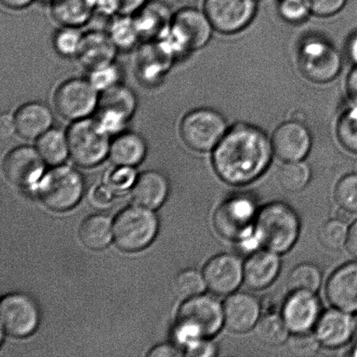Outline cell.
Masks as SVG:
<instances>
[{
  "mask_svg": "<svg viewBox=\"0 0 357 357\" xmlns=\"http://www.w3.org/2000/svg\"><path fill=\"white\" fill-rule=\"evenodd\" d=\"M100 94L89 79L71 78L59 84L52 101L59 116L73 122L89 118L96 113Z\"/></svg>",
  "mask_w": 357,
  "mask_h": 357,
  "instance_id": "30bf717a",
  "label": "cell"
},
{
  "mask_svg": "<svg viewBox=\"0 0 357 357\" xmlns=\"http://www.w3.org/2000/svg\"><path fill=\"white\" fill-rule=\"evenodd\" d=\"M218 346L211 338L201 339L185 348V355L188 356L212 357L218 355Z\"/></svg>",
  "mask_w": 357,
  "mask_h": 357,
  "instance_id": "bcb514c9",
  "label": "cell"
},
{
  "mask_svg": "<svg viewBox=\"0 0 357 357\" xmlns=\"http://www.w3.org/2000/svg\"><path fill=\"white\" fill-rule=\"evenodd\" d=\"M137 107L134 90L119 83L100 93L96 119L108 134L117 135L125 131Z\"/></svg>",
  "mask_w": 357,
  "mask_h": 357,
  "instance_id": "7c38bea8",
  "label": "cell"
},
{
  "mask_svg": "<svg viewBox=\"0 0 357 357\" xmlns=\"http://www.w3.org/2000/svg\"><path fill=\"white\" fill-rule=\"evenodd\" d=\"M108 33L120 51H130L142 41L132 15H116L112 21Z\"/></svg>",
  "mask_w": 357,
  "mask_h": 357,
  "instance_id": "836d02e7",
  "label": "cell"
},
{
  "mask_svg": "<svg viewBox=\"0 0 357 357\" xmlns=\"http://www.w3.org/2000/svg\"><path fill=\"white\" fill-rule=\"evenodd\" d=\"M36 149L45 163L51 166L62 165L70 156L66 132L52 128L36 139Z\"/></svg>",
  "mask_w": 357,
  "mask_h": 357,
  "instance_id": "4dcf8cb0",
  "label": "cell"
},
{
  "mask_svg": "<svg viewBox=\"0 0 357 357\" xmlns=\"http://www.w3.org/2000/svg\"><path fill=\"white\" fill-rule=\"evenodd\" d=\"M174 13L162 0H149L134 16L142 41L158 40L169 33Z\"/></svg>",
  "mask_w": 357,
  "mask_h": 357,
  "instance_id": "484cf974",
  "label": "cell"
},
{
  "mask_svg": "<svg viewBox=\"0 0 357 357\" xmlns=\"http://www.w3.org/2000/svg\"><path fill=\"white\" fill-rule=\"evenodd\" d=\"M301 72L307 79L327 83L341 72L342 61L337 48L319 37H310L301 44L298 50Z\"/></svg>",
  "mask_w": 357,
  "mask_h": 357,
  "instance_id": "8fae6325",
  "label": "cell"
},
{
  "mask_svg": "<svg viewBox=\"0 0 357 357\" xmlns=\"http://www.w3.org/2000/svg\"><path fill=\"white\" fill-rule=\"evenodd\" d=\"M224 325L234 334H245L254 330L262 316L260 300L253 294L234 292L223 303Z\"/></svg>",
  "mask_w": 357,
  "mask_h": 357,
  "instance_id": "ffe728a7",
  "label": "cell"
},
{
  "mask_svg": "<svg viewBox=\"0 0 357 357\" xmlns=\"http://www.w3.org/2000/svg\"><path fill=\"white\" fill-rule=\"evenodd\" d=\"M355 328L351 313L333 307L321 313L314 333L323 347L338 349L354 339Z\"/></svg>",
  "mask_w": 357,
  "mask_h": 357,
  "instance_id": "44dd1931",
  "label": "cell"
},
{
  "mask_svg": "<svg viewBox=\"0 0 357 357\" xmlns=\"http://www.w3.org/2000/svg\"><path fill=\"white\" fill-rule=\"evenodd\" d=\"M278 12L286 22H303L311 13L307 0H279Z\"/></svg>",
  "mask_w": 357,
  "mask_h": 357,
  "instance_id": "7bdbcfd3",
  "label": "cell"
},
{
  "mask_svg": "<svg viewBox=\"0 0 357 357\" xmlns=\"http://www.w3.org/2000/svg\"><path fill=\"white\" fill-rule=\"evenodd\" d=\"M323 282V273L317 265L311 262L296 266L287 279L289 291H309L317 293Z\"/></svg>",
  "mask_w": 357,
  "mask_h": 357,
  "instance_id": "d6a6232c",
  "label": "cell"
},
{
  "mask_svg": "<svg viewBox=\"0 0 357 357\" xmlns=\"http://www.w3.org/2000/svg\"><path fill=\"white\" fill-rule=\"evenodd\" d=\"M114 191L107 185H97L91 194V202L93 205L104 208L113 201Z\"/></svg>",
  "mask_w": 357,
  "mask_h": 357,
  "instance_id": "7dc6e473",
  "label": "cell"
},
{
  "mask_svg": "<svg viewBox=\"0 0 357 357\" xmlns=\"http://www.w3.org/2000/svg\"><path fill=\"white\" fill-rule=\"evenodd\" d=\"M16 134L15 122L13 114H3L0 118V135L3 139H8Z\"/></svg>",
  "mask_w": 357,
  "mask_h": 357,
  "instance_id": "681fc988",
  "label": "cell"
},
{
  "mask_svg": "<svg viewBox=\"0 0 357 357\" xmlns=\"http://www.w3.org/2000/svg\"><path fill=\"white\" fill-rule=\"evenodd\" d=\"M169 194V182L157 170L145 171L136 178L132 188V198L138 205L155 209L165 202Z\"/></svg>",
  "mask_w": 357,
  "mask_h": 357,
  "instance_id": "83f0119b",
  "label": "cell"
},
{
  "mask_svg": "<svg viewBox=\"0 0 357 357\" xmlns=\"http://www.w3.org/2000/svg\"><path fill=\"white\" fill-rule=\"evenodd\" d=\"M348 0H307L311 13L319 17H331L344 8Z\"/></svg>",
  "mask_w": 357,
  "mask_h": 357,
  "instance_id": "f6af8a7d",
  "label": "cell"
},
{
  "mask_svg": "<svg viewBox=\"0 0 357 357\" xmlns=\"http://www.w3.org/2000/svg\"><path fill=\"white\" fill-rule=\"evenodd\" d=\"M275 252L257 250L244 261V283L252 290L268 288L278 279L282 268V260Z\"/></svg>",
  "mask_w": 357,
  "mask_h": 357,
  "instance_id": "cb8c5ba5",
  "label": "cell"
},
{
  "mask_svg": "<svg viewBox=\"0 0 357 357\" xmlns=\"http://www.w3.org/2000/svg\"><path fill=\"white\" fill-rule=\"evenodd\" d=\"M224 327L223 303L215 296L189 297L178 307L176 335L185 348L201 339L215 337Z\"/></svg>",
  "mask_w": 357,
  "mask_h": 357,
  "instance_id": "7a4b0ae2",
  "label": "cell"
},
{
  "mask_svg": "<svg viewBox=\"0 0 357 357\" xmlns=\"http://www.w3.org/2000/svg\"><path fill=\"white\" fill-rule=\"evenodd\" d=\"M83 34L78 27L59 28L52 38V45L56 54L65 59L76 58L82 44Z\"/></svg>",
  "mask_w": 357,
  "mask_h": 357,
  "instance_id": "d590c367",
  "label": "cell"
},
{
  "mask_svg": "<svg viewBox=\"0 0 357 357\" xmlns=\"http://www.w3.org/2000/svg\"><path fill=\"white\" fill-rule=\"evenodd\" d=\"M121 70L116 63L89 72V79L100 93L121 83Z\"/></svg>",
  "mask_w": 357,
  "mask_h": 357,
  "instance_id": "b9f144b4",
  "label": "cell"
},
{
  "mask_svg": "<svg viewBox=\"0 0 357 357\" xmlns=\"http://www.w3.org/2000/svg\"><path fill=\"white\" fill-rule=\"evenodd\" d=\"M328 302L349 313L357 312V261L347 262L332 273L326 289Z\"/></svg>",
  "mask_w": 357,
  "mask_h": 357,
  "instance_id": "7402d4cb",
  "label": "cell"
},
{
  "mask_svg": "<svg viewBox=\"0 0 357 357\" xmlns=\"http://www.w3.org/2000/svg\"><path fill=\"white\" fill-rule=\"evenodd\" d=\"M176 59L163 40L143 42L136 55L138 78L146 85L155 86L167 75Z\"/></svg>",
  "mask_w": 357,
  "mask_h": 357,
  "instance_id": "ac0fdd59",
  "label": "cell"
},
{
  "mask_svg": "<svg viewBox=\"0 0 357 357\" xmlns=\"http://www.w3.org/2000/svg\"><path fill=\"white\" fill-rule=\"evenodd\" d=\"M346 90L349 100L353 105L357 106V65L349 73L347 82H346Z\"/></svg>",
  "mask_w": 357,
  "mask_h": 357,
  "instance_id": "f907efd6",
  "label": "cell"
},
{
  "mask_svg": "<svg viewBox=\"0 0 357 357\" xmlns=\"http://www.w3.org/2000/svg\"><path fill=\"white\" fill-rule=\"evenodd\" d=\"M271 142L275 155L282 162H301L309 155L312 138L305 126L289 121L275 129Z\"/></svg>",
  "mask_w": 357,
  "mask_h": 357,
  "instance_id": "d6986e66",
  "label": "cell"
},
{
  "mask_svg": "<svg viewBox=\"0 0 357 357\" xmlns=\"http://www.w3.org/2000/svg\"><path fill=\"white\" fill-rule=\"evenodd\" d=\"M349 58L351 61L357 65V33L351 35L349 38L347 47H346Z\"/></svg>",
  "mask_w": 357,
  "mask_h": 357,
  "instance_id": "11a10c76",
  "label": "cell"
},
{
  "mask_svg": "<svg viewBox=\"0 0 357 357\" xmlns=\"http://www.w3.org/2000/svg\"><path fill=\"white\" fill-rule=\"evenodd\" d=\"M321 303L317 293L291 291L282 303L281 314L290 333L314 331L321 317Z\"/></svg>",
  "mask_w": 357,
  "mask_h": 357,
  "instance_id": "2e32d148",
  "label": "cell"
},
{
  "mask_svg": "<svg viewBox=\"0 0 357 357\" xmlns=\"http://www.w3.org/2000/svg\"><path fill=\"white\" fill-rule=\"evenodd\" d=\"M96 12V0H52L50 3L51 16L61 26H85Z\"/></svg>",
  "mask_w": 357,
  "mask_h": 357,
  "instance_id": "f1b7e54d",
  "label": "cell"
},
{
  "mask_svg": "<svg viewBox=\"0 0 357 357\" xmlns=\"http://www.w3.org/2000/svg\"><path fill=\"white\" fill-rule=\"evenodd\" d=\"M351 355L353 356H357V341L356 342L354 347L351 349Z\"/></svg>",
  "mask_w": 357,
  "mask_h": 357,
  "instance_id": "9f6ffc18",
  "label": "cell"
},
{
  "mask_svg": "<svg viewBox=\"0 0 357 357\" xmlns=\"http://www.w3.org/2000/svg\"><path fill=\"white\" fill-rule=\"evenodd\" d=\"M349 226L344 220L333 218L327 220L320 227L319 241L323 246L331 250H337L347 243Z\"/></svg>",
  "mask_w": 357,
  "mask_h": 357,
  "instance_id": "8d00e7d4",
  "label": "cell"
},
{
  "mask_svg": "<svg viewBox=\"0 0 357 357\" xmlns=\"http://www.w3.org/2000/svg\"><path fill=\"white\" fill-rule=\"evenodd\" d=\"M257 0H205L204 12L213 28L222 33H236L253 20Z\"/></svg>",
  "mask_w": 357,
  "mask_h": 357,
  "instance_id": "5bb4252c",
  "label": "cell"
},
{
  "mask_svg": "<svg viewBox=\"0 0 357 357\" xmlns=\"http://www.w3.org/2000/svg\"><path fill=\"white\" fill-rule=\"evenodd\" d=\"M136 178L137 177L134 167L116 166L108 173L107 185L114 192H123L135 185Z\"/></svg>",
  "mask_w": 357,
  "mask_h": 357,
  "instance_id": "ee69618b",
  "label": "cell"
},
{
  "mask_svg": "<svg viewBox=\"0 0 357 357\" xmlns=\"http://www.w3.org/2000/svg\"><path fill=\"white\" fill-rule=\"evenodd\" d=\"M16 134L26 141H36L54 123L52 108L41 101H30L13 114Z\"/></svg>",
  "mask_w": 357,
  "mask_h": 357,
  "instance_id": "d4e9b609",
  "label": "cell"
},
{
  "mask_svg": "<svg viewBox=\"0 0 357 357\" xmlns=\"http://www.w3.org/2000/svg\"><path fill=\"white\" fill-rule=\"evenodd\" d=\"M149 0H117L119 15H135Z\"/></svg>",
  "mask_w": 357,
  "mask_h": 357,
  "instance_id": "c3c4849f",
  "label": "cell"
},
{
  "mask_svg": "<svg viewBox=\"0 0 357 357\" xmlns=\"http://www.w3.org/2000/svg\"><path fill=\"white\" fill-rule=\"evenodd\" d=\"M355 325H356V328H355L354 340L356 342L357 341V312H356V316L355 317Z\"/></svg>",
  "mask_w": 357,
  "mask_h": 357,
  "instance_id": "6f0895ef",
  "label": "cell"
},
{
  "mask_svg": "<svg viewBox=\"0 0 357 357\" xmlns=\"http://www.w3.org/2000/svg\"><path fill=\"white\" fill-rule=\"evenodd\" d=\"M346 248L353 257L357 259V220L349 226Z\"/></svg>",
  "mask_w": 357,
  "mask_h": 357,
  "instance_id": "f5cc1de1",
  "label": "cell"
},
{
  "mask_svg": "<svg viewBox=\"0 0 357 357\" xmlns=\"http://www.w3.org/2000/svg\"><path fill=\"white\" fill-rule=\"evenodd\" d=\"M3 6L10 10H23L33 5L35 0H0Z\"/></svg>",
  "mask_w": 357,
  "mask_h": 357,
  "instance_id": "db71d44e",
  "label": "cell"
},
{
  "mask_svg": "<svg viewBox=\"0 0 357 357\" xmlns=\"http://www.w3.org/2000/svg\"><path fill=\"white\" fill-rule=\"evenodd\" d=\"M45 162L36 148L19 146L6 153L3 172L10 183L20 188L37 184L45 169Z\"/></svg>",
  "mask_w": 357,
  "mask_h": 357,
  "instance_id": "e0dca14e",
  "label": "cell"
},
{
  "mask_svg": "<svg viewBox=\"0 0 357 357\" xmlns=\"http://www.w3.org/2000/svg\"><path fill=\"white\" fill-rule=\"evenodd\" d=\"M227 130L225 119L211 108H196L188 112L180 124L181 138L185 146L201 153L215 149Z\"/></svg>",
  "mask_w": 357,
  "mask_h": 357,
  "instance_id": "9c48e42d",
  "label": "cell"
},
{
  "mask_svg": "<svg viewBox=\"0 0 357 357\" xmlns=\"http://www.w3.org/2000/svg\"><path fill=\"white\" fill-rule=\"evenodd\" d=\"M68 135L70 158L82 167L99 165L109 156L111 135L96 118L72 122Z\"/></svg>",
  "mask_w": 357,
  "mask_h": 357,
  "instance_id": "5b68a950",
  "label": "cell"
},
{
  "mask_svg": "<svg viewBox=\"0 0 357 357\" xmlns=\"http://www.w3.org/2000/svg\"><path fill=\"white\" fill-rule=\"evenodd\" d=\"M279 183L289 192H299L310 183L311 169L303 160L285 162L279 170Z\"/></svg>",
  "mask_w": 357,
  "mask_h": 357,
  "instance_id": "e575fe53",
  "label": "cell"
},
{
  "mask_svg": "<svg viewBox=\"0 0 357 357\" xmlns=\"http://www.w3.org/2000/svg\"><path fill=\"white\" fill-rule=\"evenodd\" d=\"M0 320L6 335L16 338L26 337L36 331L40 323V311L30 296L10 294L2 299Z\"/></svg>",
  "mask_w": 357,
  "mask_h": 357,
  "instance_id": "4fadbf2b",
  "label": "cell"
},
{
  "mask_svg": "<svg viewBox=\"0 0 357 357\" xmlns=\"http://www.w3.org/2000/svg\"><path fill=\"white\" fill-rule=\"evenodd\" d=\"M37 192L48 208L54 211H66L73 208L82 197L83 177L72 167L56 166L38 182Z\"/></svg>",
  "mask_w": 357,
  "mask_h": 357,
  "instance_id": "ba28073f",
  "label": "cell"
},
{
  "mask_svg": "<svg viewBox=\"0 0 357 357\" xmlns=\"http://www.w3.org/2000/svg\"><path fill=\"white\" fill-rule=\"evenodd\" d=\"M202 274L213 295L229 296L244 282V261L236 254L216 255L206 262Z\"/></svg>",
  "mask_w": 357,
  "mask_h": 357,
  "instance_id": "9a60e30c",
  "label": "cell"
},
{
  "mask_svg": "<svg viewBox=\"0 0 357 357\" xmlns=\"http://www.w3.org/2000/svg\"><path fill=\"white\" fill-rule=\"evenodd\" d=\"M149 356H181L182 353L176 346L171 344H160L153 348L148 354Z\"/></svg>",
  "mask_w": 357,
  "mask_h": 357,
  "instance_id": "816d5d0a",
  "label": "cell"
},
{
  "mask_svg": "<svg viewBox=\"0 0 357 357\" xmlns=\"http://www.w3.org/2000/svg\"><path fill=\"white\" fill-rule=\"evenodd\" d=\"M255 337L261 344L276 347L286 344L290 337V331L287 327L281 313L268 311L261 316L254 328Z\"/></svg>",
  "mask_w": 357,
  "mask_h": 357,
  "instance_id": "1f68e13d",
  "label": "cell"
},
{
  "mask_svg": "<svg viewBox=\"0 0 357 357\" xmlns=\"http://www.w3.org/2000/svg\"><path fill=\"white\" fill-rule=\"evenodd\" d=\"M274 155L272 142L261 128L238 123L229 128L213 150L212 164L227 184L245 185L267 171Z\"/></svg>",
  "mask_w": 357,
  "mask_h": 357,
  "instance_id": "6da1fadb",
  "label": "cell"
},
{
  "mask_svg": "<svg viewBox=\"0 0 357 357\" xmlns=\"http://www.w3.org/2000/svg\"><path fill=\"white\" fill-rule=\"evenodd\" d=\"M288 351L296 356H310L317 354L321 345L314 331L290 335L286 342Z\"/></svg>",
  "mask_w": 357,
  "mask_h": 357,
  "instance_id": "60d3db41",
  "label": "cell"
},
{
  "mask_svg": "<svg viewBox=\"0 0 357 357\" xmlns=\"http://www.w3.org/2000/svg\"><path fill=\"white\" fill-rule=\"evenodd\" d=\"M213 29L204 10L184 7L174 14L169 33L162 40L178 58L204 47L211 40Z\"/></svg>",
  "mask_w": 357,
  "mask_h": 357,
  "instance_id": "8992f818",
  "label": "cell"
},
{
  "mask_svg": "<svg viewBox=\"0 0 357 357\" xmlns=\"http://www.w3.org/2000/svg\"><path fill=\"white\" fill-rule=\"evenodd\" d=\"M112 227L111 219L107 215L102 213L91 215L79 227V239L90 250H102L112 240L114 234Z\"/></svg>",
  "mask_w": 357,
  "mask_h": 357,
  "instance_id": "f546056e",
  "label": "cell"
},
{
  "mask_svg": "<svg viewBox=\"0 0 357 357\" xmlns=\"http://www.w3.org/2000/svg\"><path fill=\"white\" fill-rule=\"evenodd\" d=\"M337 137L349 151L357 153V106L346 109L339 118Z\"/></svg>",
  "mask_w": 357,
  "mask_h": 357,
  "instance_id": "f35d334b",
  "label": "cell"
},
{
  "mask_svg": "<svg viewBox=\"0 0 357 357\" xmlns=\"http://www.w3.org/2000/svg\"><path fill=\"white\" fill-rule=\"evenodd\" d=\"M176 286L178 292L187 298L201 295L206 289L204 276L195 268L184 269L178 273Z\"/></svg>",
  "mask_w": 357,
  "mask_h": 357,
  "instance_id": "ab89813d",
  "label": "cell"
},
{
  "mask_svg": "<svg viewBox=\"0 0 357 357\" xmlns=\"http://www.w3.org/2000/svg\"><path fill=\"white\" fill-rule=\"evenodd\" d=\"M43 1L45 2H48L49 3H51L52 0H43Z\"/></svg>",
  "mask_w": 357,
  "mask_h": 357,
  "instance_id": "680465c9",
  "label": "cell"
},
{
  "mask_svg": "<svg viewBox=\"0 0 357 357\" xmlns=\"http://www.w3.org/2000/svg\"><path fill=\"white\" fill-rule=\"evenodd\" d=\"M301 233L298 213L282 202H273L259 210L255 236L261 248L279 255L295 246Z\"/></svg>",
  "mask_w": 357,
  "mask_h": 357,
  "instance_id": "3957f363",
  "label": "cell"
},
{
  "mask_svg": "<svg viewBox=\"0 0 357 357\" xmlns=\"http://www.w3.org/2000/svg\"><path fill=\"white\" fill-rule=\"evenodd\" d=\"M259 210L257 199L248 192H236L217 206L213 227L224 239L240 241L255 234Z\"/></svg>",
  "mask_w": 357,
  "mask_h": 357,
  "instance_id": "277c9868",
  "label": "cell"
},
{
  "mask_svg": "<svg viewBox=\"0 0 357 357\" xmlns=\"http://www.w3.org/2000/svg\"><path fill=\"white\" fill-rule=\"evenodd\" d=\"M148 143L138 132L123 131L111 142L109 157L115 166L135 167L144 160Z\"/></svg>",
  "mask_w": 357,
  "mask_h": 357,
  "instance_id": "4316f807",
  "label": "cell"
},
{
  "mask_svg": "<svg viewBox=\"0 0 357 357\" xmlns=\"http://www.w3.org/2000/svg\"><path fill=\"white\" fill-rule=\"evenodd\" d=\"M158 227L155 213L148 208L141 205L128 206L114 220L115 243L123 251L142 250L155 240Z\"/></svg>",
  "mask_w": 357,
  "mask_h": 357,
  "instance_id": "52a82bcc",
  "label": "cell"
},
{
  "mask_svg": "<svg viewBox=\"0 0 357 357\" xmlns=\"http://www.w3.org/2000/svg\"><path fill=\"white\" fill-rule=\"evenodd\" d=\"M334 199L339 208L349 213H357V174H349L335 185Z\"/></svg>",
  "mask_w": 357,
  "mask_h": 357,
  "instance_id": "74e56055",
  "label": "cell"
},
{
  "mask_svg": "<svg viewBox=\"0 0 357 357\" xmlns=\"http://www.w3.org/2000/svg\"><path fill=\"white\" fill-rule=\"evenodd\" d=\"M119 52L108 31L93 30L83 34L76 59L91 72L114 63Z\"/></svg>",
  "mask_w": 357,
  "mask_h": 357,
  "instance_id": "603a6c76",
  "label": "cell"
}]
</instances>
